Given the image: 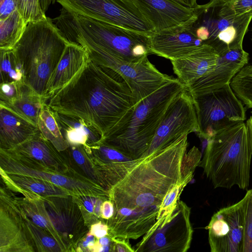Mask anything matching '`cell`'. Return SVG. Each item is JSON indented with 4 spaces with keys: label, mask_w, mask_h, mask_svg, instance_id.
Listing matches in <instances>:
<instances>
[{
    "label": "cell",
    "mask_w": 252,
    "mask_h": 252,
    "mask_svg": "<svg viewBox=\"0 0 252 252\" xmlns=\"http://www.w3.org/2000/svg\"><path fill=\"white\" fill-rule=\"evenodd\" d=\"M216 0H210V1L209 2V3H213L215 2Z\"/></svg>",
    "instance_id": "45"
},
{
    "label": "cell",
    "mask_w": 252,
    "mask_h": 252,
    "mask_svg": "<svg viewBox=\"0 0 252 252\" xmlns=\"http://www.w3.org/2000/svg\"><path fill=\"white\" fill-rule=\"evenodd\" d=\"M109 227L101 222L95 223L91 226L90 233L99 239L108 235Z\"/></svg>",
    "instance_id": "35"
},
{
    "label": "cell",
    "mask_w": 252,
    "mask_h": 252,
    "mask_svg": "<svg viewBox=\"0 0 252 252\" xmlns=\"http://www.w3.org/2000/svg\"><path fill=\"white\" fill-rule=\"evenodd\" d=\"M95 243L94 236L90 233L83 241L82 245L84 248H88L92 250Z\"/></svg>",
    "instance_id": "40"
},
{
    "label": "cell",
    "mask_w": 252,
    "mask_h": 252,
    "mask_svg": "<svg viewBox=\"0 0 252 252\" xmlns=\"http://www.w3.org/2000/svg\"><path fill=\"white\" fill-rule=\"evenodd\" d=\"M54 112L63 136L69 145L90 146L99 143L102 137L99 132L85 120Z\"/></svg>",
    "instance_id": "20"
},
{
    "label": "cell",
    "mask_w": 252,
    "mask_h": 252,
    "mask_svg": "<svg viewBox=\"0 0 252 252\" xmlns=\"http://www.w3.org/2000/svg\"><path fill=\"white\" fill-rule=\"evenodd\" d=\"M0 83L7 82L24 83L23 72L13 49H0Z\"/></svg>",
    "instance_id": "26"
},
{
    "label": "cell",
    "mask_w": 252,
    "mask_h": 252,
    "mask_svg": "<svg viewBox=\"0 0 252 252\" xmlns=\"http://www.w3.org/2000/svg\"><path fill=\"white\" fill-rule=\"evenodd\" d=\"M196 25V34L198 38L206 42L209 38L210 32L208 29L205 26L197 25Z\"/></svg>",
    "instance_id": "37"
},
{
    "label": "cell",
    "mask_w": 252,
    "mask_h": 252,
    "mask_svg": "<svg viewBox=\"0 0 252 252\" xmlns=\"http://www.w3.org/2000/svg\"><path fill=\"white\" fill-rule=\"evenodd\" d=\"M22 83L12 82L0 83V102L8 103L15 98L18 94Z\"/></svg>",
    "instance_id": "30"
},
{
    "label": "cell",
    "mask_w": 252,
    "mask_h": 252,
    "mask_svg": "<svg viewBox=\"0 0 252 252\" xmlns=\"http://www.w3.org/2000/svg\"><path fill=\"white\" fill-rule=\"evenodd\" d=\"M1 167L4 171L9 174H16L29 176L40 179L53 183L59 186L68 192L75 189L83 194L88 195H99L102 191V188L96 184L91 185L88 181L85 182L78 179L72 178L64 175V173L58 172L56 170L48 168V166L41 165L38 167L35 162V166L31 162L29 158L26 157L29 162L28 163L18 153L13 150H7L0 149Z\"/></svg>",
    "instance_id": "12"
},
{
    "label": "cell",
    "mask_w": 252,
    "mask_h": 252,
    "mask_svg": "<svg viewBox=\"0 0 252 252\" xmlns=\"http://www.w3.org/2000/svg\"><path fill=\"white\" fill-rule=\"evenodd\" d=\"M215 69L186 87L192 97L203 95L230 84L233 78L248 63L249 55L243 48L219 53Z\"/></svg>",
    "instance_id": "15"
},
{
    "label": "cell",
    "mask_w": 252,
    "mask_h": 252,
    "mask_svg": "<svg viewBox=\"0 0 252 252\" xmlns=\"http://www.w3.org/2000/svg\"><path fill=\"white\" fill-rule=\"evenodd\" d=\"M206 229L208 230L211 252H242L244 238L242 199L215 213Z\"/></svg>",
    "instance_id": "13"
},
{
    "label": "cell",
    "mask_w": 252,
    "mask_h": 252,
    "mask_svg": "<svg viewBox=\"0 0 252 252\" xmlns=\"http://www.w3.org/2000/svg\"><path fill=\"white\" fill-rule=\"evenodd\" d=\"M198 15L180 24L152 32L149 35L150 54L171 61L182 58L205 42L196 34Z\"/></svg>",
    "instance_id": "14"
},
{
    "label": "cell",
    "mask_w": 252,
    "mask_h": 252,
    "mask_svg": "<svg viewBox=\"0 0 252 252\" xmlns=\"http://www.w3.org/2000/svg\"><path fill=\"white\" fill-rule=\"evenodd\" d=\"M185 89L177 78L164 85L137 103L131 116L100 142L131 158L145 157L167 109Z\"/></svg>",
    "instance_id": "5"
},
{
    "label": "cell",
    "mask_w": 252,
    "mask_h": 252,
    "mask_svg": "<svg viewBox=\"0 0 252 252\" xmlns=\"http://www.w3.org/2000/svg\"><path fill=\"white\" fill-rule=\"evenodd\" d=\"M27 26L18 9L5 19L0 20V49H13L22 37Z\"/></svg>",
    "instance_id": "24"
},
{
    "label": "cell",
    "mask_w": 252,
    "mask_h": 252,
    "mask_svg": "<svg viewBox=\"0 0 252 252\" xmlns=\"http://www.w3.org/2000/svg\"><path fill=\"white\" fill-rule=\"evenodd\" d=\"M97 242L101 246H107L109 245L110 240L108 237L104 236L99 238Z\"/></svg>",
    "instance_id": "43"
},
{
    "label": "cell",
    "mask_w": 252,
    "mask_h": 252,
    "mask_svg": "<svg viewBox=\"0 0 252 252\" xmlns=\"http://www.w3.org/2000/svg\"><path fill=\"white\" fill-rule=\"evenodd\" d=\"M219 57L216 50L204 43L189 54L171 62L177 78L186 88L212 72Z\"/></svg>",
    "instance_id": "17"
},
{
    "label": "cell",
    "mask_w": 252,
    "mask_h": 252,
    "mask_svg": "<svg viewBox=\"0 0 252 252\" xmlns=\"http://www.w3.org/2000/svg\"><path fill=\"white\" fill-rule=\"evenodd\" d=\"M244 238L242 252H252V189L242 198Z\"/></svg>",
    "instance_id": "27"
},
{
    "label": "cell",
    "mask_w": 252,
    "mask_h": 252,
    "mask_svg": "<svg viewBox=\"0 0 252 252\" xmlns=\"http://www.w3.org/2000/svg\"><path fill=\"white\" fill-rule=\"evenodd\" d=\"M229 5L236 15L252 12V0H221Z\"/></svg>",
    "instance_id": "31"
},
{
    "label": "cell",
    "mask_w": 252,
    "mask_h": 252,
    "mask_svg": "<svg viewBox=\"0 0 252 252\" xmlns=\"http://www.w3.org/2000/svg\"><path fill=\"white\" fill-rule=\"evenodd\" d=\"M251 32H251V40L252 41V29Z\"/></svg>",
    "instance_id": "46"
},
{
    "label": "cell",
    "mask_w": 252,
    "mask_h": 252,
    "mask_svg": "<svg viewBox=\"0 0 252 252\" xmlns=\"http://www.w3.org/2000/svg\"><path fill=\"white\" fill-rule=\"evenodd\" d=\"M190 212V208L179 200L174 209L144 235L134 251L186 252L190 247L193 232Z\"/></svg>",
    "instance_id": "10"
},
{
    "label": "cell",
    "mask_w": 252,
    "mask_h": 252,
    "mask_svg": "<svg viewBox=\"0 0 252 252\" xmlns=\"http://www.w3.org/2000/svg\"><path fill=\"white\" fill-rule=\"evenodd\" d=\"M112 240L114 242V245L113 247V251L123 252H135L134 250L130 247L128 240L118 238H112Z\"/></svg>",
    "instance_id": "34"
},
{
    "label": "cell",
    "mask_w": 252,
    "mask_h": 252,
    "mask_svg": "<svg viewBox=\"0 0 252 252\" xmlns=\"http://www.w3.org/2000/svg\"><path fill=\"white\" fill-rule=\"evenodd\" d=\"M197 130L193 99L186 88L167 109L145 157L168 146L183 135Z\"/></svg>",
    "instance_id": "11"
},
{
    "label": "cell",
    "mask_w": 252,
    "mask_h": 252,
    "mask_svg": "<svg viewBox=\"0 0 252 252\" xmlns=\"http://www.w3.org/2000/svg\"><path fill=\"white\" fill-rule=\"evenodd\" d=\"M190 180L188 179L181 182L174 186L167 193L160 207L157 222L163 220L174 209L178 201L179 200L180 195L182 191Z\"/></svg>",
    "instance_id": "29"
},
{
    "label": "cell",
    "mask_w": 252,
    "mask_h": 252,
    "mask_svg": "<svg viewBox=\"0 0 252 252\" xmlns=\"http://www.w3.org/2000/svg\"><path fill=\"white\" fill-rule=\"evenodd\" d=\"M28 216L32 219V221L36 225L44 229H48L51 231V229L53 228L50 223L47 217L44 214L43 211L34 210L31 208V207H28L27 209Z\"/></svg>",
    "instance_id": "32"
},
{
    "label": "cell",
    "mask_w": 252,
    "mask_h": 252,
    "mask_svg": "<svg viewBox=\"0 0 252 252\" xmlns=\"http://www.w3.org/2000/svg\"><path fill=\"white\" fill-rule=\"evenodd\" d=\"M66 10L132 31L150 34L153 25L131 0H56Z\"/></svg>",
    "instance_id": "9"
},
{
    "label": "cell",
    "mask_w": 252,
    "mask_h": 252,
    "mask_svg": "<svg viewBox=\"0 0 252 252\" xmlns=\"http://www.w3.org/2000/svg\"><path fill=\"white\" fill-rule=\"evenodd\" d=\"M188 135L144 157L110 190L114 208L109 228L112 237L135 239L146 234L157 222L167 193L191 180L200 158L192 151L187 153Z\"/></svg>",
    "instance_id": "1"
},
{
    "label": "cell",
    "mask_w": 252,
    "mask_h": 252,
    "mask_svg": "<svg viewBox=\"0 0 252 252\" xmlns=\"http://www.w3.org/2000/svg\"><path fill=\"white\" fill-rule=\"evenodd\" d=\"M18 10L26 23L35 22L46 18L39 0H16Z\"/></svg>",
    "instance_id": "28"
},
{
    "label": "cell",
    "mask_w": 252,
    "mask_h": 252,
    "mask_svg": "<svg viewBox=\"0 0 252 252\" xmlns=\"http://www.w3.org/2000/svg\"><path fill=\"white\" fill-rule=\"evenodd\" d=\"M7 182H12L13 186H16L24 190L28 189L32 193L47 195L58 196L68 191L65 189L52 183L40 179L29 176L8 174Z\"/></svg>",
    "instance_id": "25"
},
{
    "label": "cell",
    "mask_w": 252,
    "mask_h": 252,
    "mask_svg": "<svg viewBox=\"0 0 252 252\" xmlns=\"http://www.w3.org/2000/svg\"><path fill=\"white\" fill-rule=\"evenodd\" d=\"M97 200L91 197H83V204L86 210L90 213H94V207Z\"/></svg>",
    "instance_id": "38"
},
{
    "label": "cell",
    "mask_w": 252,
    "mask_h": 252,
    "mask_svg": "<svg viewBox=\"0 0 252 252\" xmlns=\"http://www.w3.org/2000/svg\"><path fill=\"white\" fill-rule=\"evenodd\" d=\"M40 5L43 11L45 12L48 10L50 5L53 4L56 0H39Z\"/></svg>",
    "instance_id": "42"
},
{
    "label": "cell",
    "mask_w": 252,
    "mask_h": 252,
    "mask_svg": "<svg viewBox=\"0 0 252 252\" xmlns=\"http://www.w3.org/2000/svg\"><path fill=\"white\" fill-rule=\"evenodd\" d=\"M13 150L33 159H36L47 166L55 167L54 159H59L57 150L39 132L29 140L18 145Z\"/></svg>",
    "instance_id": "22"
},
{
    "label": "cell",
    "mask_w": 252,
    "mask_h": 252,
    "mask_svg": "<svg viewBox=\"0 0 252 252\" xmlns=\"http://www.w3.org/2000/svg\"><path fill=\"white\" fill-rule=\"evenodd\" d=\"M97 64L118 73L129 87L137 103L175 78L160 72L148 57L138 62L125 61L101 48L83 47Z\"/></svg>",
    "instance_id": "8"
},
{
    "label": "cell",
    "mask_w": 252,
    "mask_h": 252,
    "mask_svg": "<svg viewBox=\"0 0 252 252\" xmlns=\"http://www.w3.org/2000/svg\"><path fill=\"white\" fill-rule=\"evenodd\" d=\"M114 212V205L111 201H105L102 203L101 207V216L102 218L107 220L111 218Z\"/></svg>",
    "instance_id": "36"
},
{
    "label": "cell",
    "mask_w": 252,
    "mask_h": 252,
    "mask_svg": "<svg viewBox=\"0 0 252 252\" xmlns=\"http://www.w3.org/2000/svg\"><path fill=\"white\" fill-rule=\"evenodd\" d=\"M69 43L53 21L46 17L28 23L13 48L25 83L42 98L48 81Z\"/></svg>",
    "instance_id": "6"
},
{
    "label": "cell",
    "mask_w": 252,
    "mask_h": 252,
    "mask_svg": "<svg viewBox=\"0 0 252 252\" xmlns=\"http://www.w3.org/2000/svg\"><path fill=\"white\" fill-rule=\"evenodd\" d=\"M41 243L44 247L48 249L54 248L56 245V241L49 236L42 237Z\"/></svg>",
    "instance_id": "39"
},
{
    "label": "cell",
    "mask_w": 252,
    "mask_h": 252,
    "mask_svg": "<svg viewBox=\"0 0 252 252\" xmlns=\"http://www.w3.org/2000/svg\"><path fill=\"white\" fill-rule=\"evenodd\" d=\"M90 60L89 53L83 47L69 42L48 81L43 96L44 102L81 73Z\"/></svg>",
    "instance_id": "18"
},
{
    "label": "cell",
    "mask_w": 252,
    "mask_h": 252,
    "mask_svg": "<svg viewBox=\"0 0 252 252\" xmlns=\"http://www.w3.org/2000/svg\"><path fill=\"white\" fill-rule=\"evenodd\" d=\"M60 11L54 23L70 43L97 47L132 62L151 54L150 34L72 13L63 8Z\"/></svg>",
    "instance_id": "4"
},
{
    "label": "cell",
    "mask_w": 252,
    "mask_h": 252,
    "mask_svg": "<svg viewBox=\"0 0 252 252\" xmlns=\"http://www.w3.org/2000/svg\"><path fill=\"white\" fill-rule=\"evenodd\" d=\"M39 132L37 126L0 103V149H13Z\"/></svg>",
    "instance_id": "19"
},
{
    "label": "cell",
    "mask_w": 252,
    "mask_h": 252,
    "mask_svg": "<svg viewBox=\"0 0 252 252\" xmlns=\"http://www.w3.org/2000/svg\"><path fill=\"white\" fill-rule=\"evenodd\" d=\"M37 126L44 137L57 151H63L70 146L63 136L54 112L45 103L38 116Z\"/></svg>",
    "instance_id": "23"
},
{
    "label": "cell",
    "mask_w": 252,
    "mask_h": 252,
    "mask_svg": "<svg viewBox=\"0 0 252 252\" xmlns=\"http://www.w3.org/2000/svg\"><path fill=\"white\" fill-rule=\"evenodd\" d=\"M44 103L53 111L85 120L102 139L128 119L137 102L118 73L90 59L81 73Z\"/></svg>",
    "instance_id": "2"
},
{
    "label": "cell",
    "mask_w": 252,
    "mask_h": 252,
    "mask_svg": "<svg viewBox=\"0 0 252 252\" xmlns=\"http://www.w3.org/2000/svg\"><path fill=\"white\" fill-rule=\"evenodd\" d=\"M176 3L183 6L190 7L195 8L198 6L197 0H171Z\"/></svg>",
    "instance_id": "41"
},
{
    "label": "cell",
    "mask_w": 252,
    "mask_h": 252,
    "mask_svg": "<svg viewBox=\"0 0 252 252\" xmlns=\"http://www.w3.org/2000/svg\"><path fill=\"white\" fill-rule=\"evenodd\" d=\"M131 0L155 31L180 24L198 15L197 7H186L171 0Z\"/></svg>",
    "instance_id": "16"
},
{
    "label": "cell",
    "mask_w": 252,
    "mask_h": 252,
    "mask_svg": "<svg viewBox=\"0 0 252 252\" xmlns=\"http://www.w3.org/2000/svg\"><path fill=\"white\" fill-rule=\"evenodd\" d=\"M251 85H252V80Z\"/></svg>",
    "instance_id": "47"
},
{
    "label": "cell",
    "mask_w": 252,
    "mask_h": 252,
    "mask_svg": "<svg viewBox=\"0 0 252 252\" xmlns=\"http://www.w3.org/2000/svg\"><path fill=\"white\" fill-rule=\"evenodd\" d=\"M246 125L249 129L252 136V116H251L248 120H247Z\"/></svg>",
    "instance_id": "44"
},
{
    "label": "cell",
    "mask_w": 252,
    "mask_h": 252,
    "mask_svg": "<svg viewBox=\"0 0 252 252\" xmlns=\"http://www.w3.org/2000/svg\"><path fill=\"white\" fill-rule=\"evenodd\" d=\"M198 123L197 133L207 140L219 131L246 119V109L230 85L192 97Z\"/></svg>",
    "instance_id": "7"
},
{
    "label": "cell",
    "mask_w": 252,
    "mask_h": 252,
    "mask_svg": "<svg viewBox=\"0 0 252 252\" xmlns=\"http://www.w3.org/2000/svg\"></svg>",
    "instance_id": "48"
},
{
    "label": "cell",
    "mask_w": 252,
    "mask_h": 252,
    "mask_svg": "<svg viewBox=\"0 0 252 252\" xmlns=\"http://www.w3.org/2000/svg\"><path fill=\"white\" fill-rule=\"evenodd\" d=\"M37 126L38 116L44 103L42 96L24 83L17 95L8 103L0 102Z\"/></svg>",
    "instance_id": "21"
},
{
    "label": "cell",
    "mask_w": 252,
    "mask_h": 252,
    "mask_svg": "<svg viewBox=\"0 0 252 252\" xmlns=\"http://www.w3.org/2000/svg\"><path fill=\"white\" fill-rule=\"evenodd\" d=\"M17 9L16 0H0V20L5 19Z\"/></svg>",
    "instance_id": "33"
},
{
    "label": "cell",
    "mask_w": 252,
    "mask_h": 252,
    "mask_svg": "<svg viewBox=\"0 0 252 252\" xmlns=\"http://www.w3.org/2000/svg\"><path fill=\"white\" fill-rule=\"evenodd\" d=\"M252 136L246 123L235 124L208 140L199 165L214 188L245 189L250 183Z\"/></svg>",
    "instance_id": "3"
}]
</instances>
